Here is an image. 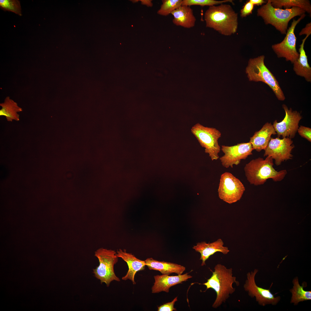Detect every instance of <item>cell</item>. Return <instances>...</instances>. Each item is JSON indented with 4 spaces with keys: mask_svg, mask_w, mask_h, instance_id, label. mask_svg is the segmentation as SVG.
Returning <instances> with one entry per match:
<instances>
[{
    "mask_svg": "<svg viewBox=\"0 0 311 311\" xmlns=\"http://www.w3.org/2000/svg\"><path fill=\"white\" fill-rule=\"evenodd\" d=\"M212 275L203 285L206 287V290L211 288L216 293V297L212 306L217 308L223 303H225L230 295L234 293L236 289L233 284L235 283L237 286L240 285L236 280V277L233 276L232 269L227 268L221 264H217L212 271Z\"/></svg>",
    "mask_w": 311,
    "mask_h": 311,
    "instance_id": "6da1fadb",
    "label": "cell"
},
{
    "mask_svg": "<svg viewBox=\"0 0 311 311\" xmlns=\"http://www.w3.org/2000/svg\"><path fill=\"white\" fill-rule=\"evenodd\" d=\"M206 26L221 34L230 36L235 33L238 27V15L229 5L209 6L204 15Z\"/></svg>",
    "mask_w": 311,
    "mask_h": 311,
    "instance_id": "7a4b0ae2",
    "label": "cell"
},
{
    "mask_svg": "<svg viewBox=\"0 0 311 311\" xmlns=\"http://www.w3.org/2000/svg\"><path fill=\"white\" fill-rule=\"evenodd\" d=\"M273 160L269 156L265 159L258 158L252 160L245 165L244 168L245 175L251 184L263 185L269 179L275 182L284 179L287 173V170H276L273 167Z\"/></svg>",
    "mask_w": 311,
    "mask_h": 311,
    "instance_id": "3957f363",
    "label": "cell"
},
{
    "mask_svg": "<svg viewBox=\"0 0 311 311\" xmlns=\"http://www.w3.org/2000/svg\"><path fill=\"white\" fill-rule=\"evenodd\" d=\"M259 8L257 15L262 18L266 24H270L282 34H286L290 20L297 16H301L306 12L299 7H293L282 9L274 7L270 0Z\"/></svg>",
    "mask_w": 311,
    "mask_h": 311,
    "instance_id": "277c9868",
    "label": "cell"
},
{
    "mask_svg": "<svg viewBox=\"0 0 311 311\" xmlns=\"http://www.w3.org/2000/svg\"><path fill=\"white\" fill-rule=\"evenodd\" d=\"M265 58L262 55L249 59L246 69L247 77L250 81H261L267 85L278 100L284 101V93L275 76L265 65Z\"/></svg>",
    "mask_w": 311,
    "mask_h": 311,
    "instance_id": "5b68a950",
    "label": "cell"
},
{
    "mask_svg": "<svg viewBox=\"0 0 311 311\" xmlns=\"http://www.w3.org/2000/svg\"><path fill=\"white\" fill-rule=\"evenodd\" d=\"M94 255L98 260L99 265L93 269V273L101 283H104L108 287L112 281H120V279L116 276L114 269V265L118 261L116 252L101 248L95 251Z\"/></svg>",
    "mask_w": 311,
    "mask_h": 311,
    "instance_id": "8992f818",
    "label": "cell"
},
{
    "mask_svg": "<svg viewBox=\"0 0 311 311\" xmlns=\"http://www.w3.org/2000/svg\"><path fill=\"white\" fill-rule=\"evenodd\" d=\"M191 131L200 145L205 148V152L208 154L211 160H217L220 151L218 142L221 136L220 131L215 128L205 127L199 123L193 126Z\"/></svg>",
    "mask_w": 311,
    "mask_h": 311,
    "instance_id": "52a82bcc",
    "label": "cell"
},
{
    "mask_svg": "<svg viewBox=\"0 0 311 311\" xmlns=\"http://www.w3.org/2000/svg\"><path fill=\"white\" fill-rule=\"evenodd\" d=\"M306 15L305 14L297 20L293 19L283 40L272 46L273 50L278 58H285L286 61H290L292 64L298 58L299 54L296 48L297 38L295 30L297 25Z\"/></svg>",
    "mask_w": 311,
    "mask_h": 311,
    "instance_id": "ba28073f",
    "label": "cell"
},
{
    "mask_svg": "<svg viewBox=\"0 0 311 311\" xmlns=\"http://www.w3.org/2000/svg\"><path fill=\"white\" fill-rule=\"evenodd\" d=\"M245 188L240 181L230 172H226L221 176L218 189L219 198L230 204L241 198Z\"/></svg>",
    "mask_w": 311,
    "mask_h": 311,
    "instance_id": "9c48e42d",
    "label": "cell"
},
{
    "mask_svg": "<svg viewBox=\"0 0 311 311\" xmlns=\"http://www.w3.org/2000/svg\"><path fill=\"white\" fill-rule=\"evenodd\" d=\"M259 270L255 269L246 274V279L243 286L245 291L251 297H255L258 304L262 306L268 304L276 305L280 301V296L275 297L270 288L265 289L258 286L256 283L255 276Z\"/></svg>",
    "mask_w": 311,
    "mask_h": 311,
    "instance_id": "30bf717a",
    "label": "cell"
},
{
    "mask_svg": "<svg viewBox=\"0 0 311 311\" xmlns=\"http://www.w3.org/2000/svg\"><path fill=\"white\" fill-rule=\"evenodd\" d=\"M294 147L291 139L271 137L263 156L271 157L274 160L276 165L279 166L282 162L292 159L293 156L291 153Z\"/></svg>",
    "mask_w": 311,
    "mask_h": 311,
    "instance_id": "8fae6325",
    "label": "cell"
},
{
    "mask_svg": "<svg viewBox=\"0 0 311 311\" xmlns=\"http://www.w3.org/2000/svg\"><path fill=\"white\" fill-rule=\"evenodd\" d=\"M282 107L285 115L284 119L278 122L275 120L272 125L278 137L281 136L282 138L287 137L291 139L295 135L299 127V124L302 117L300 113L296 110L289 109L285 104Z\"/></svg>",
    "mask_w": 311,
    "mask_h": 311,
    "instance_id": "7c38bea8",
    "label": "cell"
},
{
    "mask_svg": "<svg viewBox=\"0 0 311 311\" xmlns=\"http://www.w3.org/2000/svg\"><path fill=\"white\" fill-rule=\"evenodd\" d=\"M221 150L224 155L219 158L222 166L226 168H232L233 165L239 164L241 160L245 159L253 154V150L250 143L237 144L232 146L222 145Z\"/></svg>",
    "mask_w": 311,
    "mask_h": 311,
    "instance_id": "4fadbf2b",
    "label": "cell"
},
{
    "mask_svg": "<svg viewBox=\"0 0 311 311\" xmlns=\"http://www.w3.org/2000/svg\"><path fill=\"white\" fill-rule=\"evenodd\" d=\"M155 282L151 288L152 293H159L164 291L169 292L170 287L182 282L186 281L192 276L188 275L187 273L183 274L178 275L176 276H169L162 274L154 276Z\"/></svg>",
    "mask_w": 311,
    "mask_h": 311,
    "instance_id": "5bb4252c",
    "label": "cell"
},
{
    "mask_svg": "<svg viewBox=\"0 0 311 311\" xmlns=\"http://www.w3.org/2000/svg\"><path fill=\"white\" fill-rule=\"evenodd\" d=\"M116 255L118 258H121L126 262L128 266V272L122 278V280H130L133 285H135V275L137 272L145 269L146 266L145 261L138 259L131 253H127L125 249L117 250Z\"/></svg>",
    "mask_w": 311,
    "mask_h": 311,
    "instance_id": "9a60e30c",
    "label": "cell"
},
{
    "mask_svg": "<svg viewBox=\"0 0 311 311\" xmlns=\"http://www.w3.org/2000/svg\"><path fill=\"white\" fill-rule=\"evenodd\" d=\"M224 243L220 238L211 243H207L205 242H198L193 248L201 255L200 260H202V266L206 265V261L209 257L217 252L224 255L227 254L230 251L227 247L223 246Z\"/></svg>",
    "mask_w": 311,
    "mask_h": 311,
    "instance_id": "2e32d148",
    "label": "cell"
},
{
    "mask_svg": "<svg viewBox=\"0 0 311 311\" xmlns=\"http://www.w3.org/2000/svg\"><path fill=\"white\" fill-rule=\"evenodd\" d=\"M276 133L271 123L267 122L259 131L256 132L250 138L249 142L253 149L258 152L265 150L267 147L272 135Z\"/></svg>",
    "mask_w": 311,
    "mask_h": 311,
    "instance_id": "e0dca14e",
    "label": "cell"
},
{
    "mask_svg": "<svg viewBox=\"0 0 311 311\" xmlns=\"http://www.w3.org/2000/svg\"><path fill=\"white\" fill-rule=\"evenodd\" d=\"M308 37L306 36L302 41L299 49V57L293 63V69L297 75L304 78L307 82L311 83V67L308 63V57L304 49V43Z\"/></svg>",
    "mask_w": 311,
    "mask_h": 311,
    "instance_id": "ac0fdd59",
    "label": "cell"
},
{
    "mask_svg": "<svg viewBox=\"0 0 311 311\" xmlns=\"http://www.w3.org/2000/svg\"><path fill=\"white\" fill-rule=\"evenodd\" d=\"M171 14L173 17L172 22L175 25L186 28L194 26L196 20L190 6L181 5Z\"/></svg>",
    "mask_w": 311,
    "mask_h": 311,
    "instance_id": "d6986e66",
    "label": "cell"
},
{
    "mask_svg": "<svg viewBox=\"0 0 311 311\" xmlns=\"http://www.w3.org/2000/svg\"><path fill=\"white\" fill-rule=\"evenodd\" d=\"M145 261L146 266L149 270L158 271L162 274L169 275L171 274L175 273L180 275L185 270V267L181 265L158 261L152 258H147Z\"/></svg>",
    "mask_w": 311,
    "mask_h": 311,
    "instance_id": "ffe728a7",
    "label": "cell"
},
{
    "mask_svg": "<svg viewBox=\"0 0 311 311\" xmlns=\"http://www.w3.org/2000/svg\"><path fill=\"white\" fill-rule=\"evenodd\" d=\"M1 108L0 110V115L5 116L8 122L13 120L19 121V115L18 113L22 111L18 104L9 96L7 97L4 102L0 104Z\"/></svg>",
    "mask_w": 311,
    "mask_h": 311,
    "instance_id": "44dd1931",
    "label": "cell"
},
{
    "mask_svg": "<svg viewBox=\"0 0 311 311\" xmlns=\"http://www.w3.org/2000/svg\"><path fill=\"white\" fill-rule=\"evenodd\" d=\"M305 284L304 282H303L301 286L299 283L298 278L296 277L294 278L292 281L293 288L289 290L292 295L291 303H293L295 306L300 302L311 300V291H306L304 289V288L306 287L305 285L306 284H305Z\"/></svg>",
    "mask_w": 311,
    "mask_h": 311,
    "instance_id": "7402d4cb",
    "label": "cell"
},
{
    "mask_svg": "<svg viewBox=\"0 0 311 311\" xmlns=\"http://www.w3.org/2000/svg\"><path fill=\"white\" fill-rule=\"evenodd\" d=\"M271 5L276 8H290L293 7H299L311 15V4L308 0H270Z\"/></svg>",
    "mask_w": 311,
    "mask_h": 311,
    "instance_id": "603a6c76",
    "label": "cell"
},
{
    "mask_svg": "<svg viewBox=\"0 0 311 311\" xmlns=\"http://www.w3.org/2000/svg\"><path fill=\"white\" fill-rule=\"evenodd\" d=\"M183 0H163L162 4L157 13L163 16H167L182 5Z\"/></svg>",
    "mask_w": 311,
    "mask_h": 311,
    "instance_id": "cb8c5ba5",
    "label": "cell"
},
{
    "mask_svg": "<svg viewBox=\"0 0 311 311\" xmlns=\"http://www.w3.org/2000/svg\"><path fill=\"white\" fill-rule=\"evenodd\" d=\"M0 7L4 11L11 12L20 16L22 15L20 2L18 0H0Z\"/></svg>",
    "mask_w": 311,
    "mask_h": 311,
    "instance_id": "d4e9b609",
    "label": "cell"
},
{
    "mask_svg": "<svg viewBox=\"0 0 311 311\" xmlns=\"http://www.w3.org/2000/svg\"><path fill=\"white\" fill-rule=\"evenodd\" d=\"M228 2L234 4L232 0L219 1L215 0H183L182 5L190 6L192 5H198L202 7L205 6H211Z\"/></svg>",
    "mask_w": 311,
    "mask_h": 311,
    "instance_id": "484cf974",
    "label": "cell"
},
{
    "mask_svg": "<svg viewBox=\"0 0 311 311\" xmlns=\"http://www.w3.org/2000/svg\"><path fill=\"white\" fill-rule=\"evenodd\" d=\"M254 6V5L250 0L247 1L240 10V16L242 18L245 17L251 14Z\"/></svg>",
    "mask_w": 311,
    "mask_h": 311,
    "instance_id": "4316f807",
    "label": "cell"
},
{
    "mask_svg": "<svg viewBox=\"0 0 311 311\" xmlns=\"http://www.w3.org/2000/svg\"><path fill=\"white\" fill-rule=\"evenodd\" d=\"M297 131L302 137L306 139L310 142H311V129L310 128L300 126L298 129Z\"/></svg>",
    "mask_w": 311,
    "mask_h": 311,
    "instance_id": "83f0119b",
    "label": "cell"
},
{
    "mask_svg": "<svg viewBox=\"0 0 311 311\" xmlns=\"http://www.w3.org/2000/svg\"><path fill=\"white\" fill-rule=\"evenodd\" d=\"M177 297H175L171 302H169L162 305L158 307V311H172L176 310L174 307L175 302L177 301Z\"/></svg>",
    "mask_w": 311,
    "mask_h": 311,
    "instance_id": "f1b7e54d",
    "label": "cell"
},
{
    "mask_svg": "<svg viewBox=\"0 0 311 311\" xmlns=\"http://www.w3.org/2000/svg\"><path fill=\"white\" fill-rule=\"evenodd\" d=\"M311 34V22L307 24L304 28L302 29L299 33V36L306 35L308 37Z\"/></svg>",
    "mask_w": 311,
    "mask_h": 311,
    "instance_id": "f546056e",
    "label": "cell"
},
{
    "mask_svg": "<svg viewBox=\"0 0 311 311\" xmlns=\"http://www.w3.org/2000/svg\"><path fill=\"white\" fill-rule=\"evenodd\" d=\"M254 5L259 6L263 4L266 3L267 1L263 0H249Z\"/></svg>",
    "mask_w": 311,
    "mask_h": 311,
    "instance_id": "4dcf8cb0",
    "label": "cell"
},
{
    "mask_svg": "<svg viewBox=\"0 0 311 311\" xmlns=\"http://www.w3.org/2000/svg\"><path fill=\"white\" fill-rule=\"evenodd\" d=\"M142 4L146 5L148 7H152L153 6V3L152 1L150 0H140Z\"/></svg>",
    "mask_w": 311,
    "mask_h": 311,
    "instance_id": "1f68e13d",
    "label": "cell"
}]
</instances>
